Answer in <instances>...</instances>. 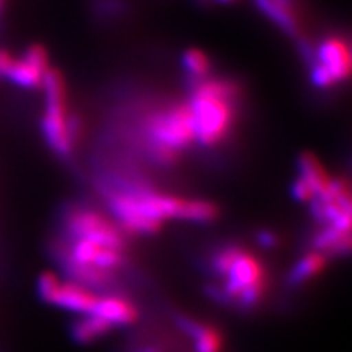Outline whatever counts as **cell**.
<instances>
[{"instance_id":"7402d4cb","label":"cell","mask_w":352,"mask_h":352,"mask_svg":"<svg viewBox=\"0 0 352 352\" xmlns=\"http://www.w3.org/2000/svg\"><path fill=\"white\" fill-rule=\"evenodd\" d=\"M217 2H230V0H217Z\"/></svg>"},{"instance_id":"6da1fadb","label":"cell","mask_w":352,"mask_h":352,"mask_svg":"<svg viewBox=\"0 0 352 352\" xmlns=\"http://www.w3.org/2000/svg\"><path fill=\"white\" fill-rule=\"evenodd\" d=\"M107 203L118 225L129 234L153 235L166 220L194 223L213 222L219 216L216 204L162 194L135 185H120L107 192Z\"/></svg>"},{"instance_id":"3957f363","label":"cell","mask_w":352,"mask_h":352,"mask_svg":"<svg viewBox=\"0 0 352 352\" xmlns=\"http://www.w3.org/2000/svg\"><path fill=\"white\" fill-rule=\"evenodd\" d=\"M213 272L225 279L222 295L242 307L258 304L266 292V272L263 264L244 248L229 245L220 248L212 260Z\"/></svg>"},{"instance_id":"277c9868","label":"cell","mask_w":352,"mask_h":352,"mask_svg":"<svg viewBox=\"0 0 352 352\" xmlns=\"http://www.w3.org/2000/svg\"><path fill=\"white\" fill-rule=\"evenodd\" d=\"M144 138L151 157L172 164L195 142L194 126L186 103L164 106L144 120Z\"/></svg>"},{"instance_id":"9a60e30c","label":"cell","mask_w":352,"mask_h":352,"mask_svg":"<svg viewBox=\"0 0 352 352\" xmlns=\"http://www.w3.org/2000/svg\"><path fill=\"white\" fill-rule=\"evenodd\" d=\"M326 263H327V256L322 254V252L314 251V250L307 252V254L294 266L289 282L294 285H298L316 278L317 274L326 267Z\"/></svg>"},{"instance_id":"7c38bea8","label":"cell","mask_w":352,"mask_h":352,"mask_svg":"<svg viewBox=\"0 0 352 352\" xmlns=\"http://www.w3.org/2000/svg\"><path fill=\"white\" fill-rule=\"evenodd\" d=\"M298 168L300 176L311 186L314 197L322 195L326 192L333 179L330 178L329 173L322 166V163L317 160V157L311 153H302L298 159Z\"/></svg>"},{"instance_id":"d6986e66","label":"cell","mask_w":352,"mask_h":352,"mask_svg":"<svg viewBox=\"0 0 352 352\" xmlns=\"http://www.w3.org/2000/svg\"><path fill=\"white\" fill-rule=\"evenodd\" d=\"M14 62V56L6 49H0V78H5L8 69Z\"/></svg>"},{"instance_id":"2e32d148","label":"cell","mask_w":352,"mask_h":352,"mask_svg":"<svg viewBox=\"0 0 352 352\" xmlns=\"http://www.w3.org/2000/svg\"><path fill=\"white\" fill-rule=\"evenodd\" d=\"M182 63L185 71L190 74L192 80H201L204 76H207L208 69H210V63H208V59L206 54L200 50L191 49L188 52H185Z\"/></svg>"},{"instance_id":"ac0fdd59","label":"cell","mask_w":352,"mask_h":352,"mask_svg":"<svg viewBox=\"0 0 352 352\" xmlns=\"http://www.w3.org/2000/svg\"><path fill=\"white\" fill-rule=\"evenodd\" d=\"M292 194L298 201H304V203H311L313 198H314V192L311 190V186L308 185L301 176L298 179L294 182L292 186Z\"/></svg>"},{"instance_id":"ba28073f","label":"cell","mask_w":352,"mask_h":352,"mask_svg":"<svg viewBox=\"0 0 352 352\" xmlns=\"http://www.w3.org/2000/svg\"><path fill=\"white\" fill-rule=\"evenodd\" d=\"M47 71V52L40 44H32V46L25 49L22 58L14 59L5 78L21 88L34 90V88L41 87L44 75Z\"/></svg>"},{"instance_id":"52a82bcc","label":"cell","mask_w":352,"mask_h":352,"mask_svg":"<svg viewBox=\"0 0 352 352\" xmlns=\"http://www.w3.org/2000/svg\"><path fill=\"white\" fill-rule=\"evenodd\" d=\"M65 228L71 238H85L107 248L125 250V241L118 225L91 208H72L66 214Z\"/></svg>"},{"instance_id":"5bb4252c","label":"cell","mask_w":352,"mask_h":352,"mask_svg":"<svg viewBox=\"0 0 352 352\" xmlns=\"http://www.w3.org/2000/svg\"><path fill=\"white\" fill-rule=\"evenodd\" d=\"M113 326L103 320L102 317L96 314H87L81 320L76 322L72 327V336L75 340H78L81 344L93 342V340L104 336L109 333Z\"/></svg>"},{"instance_id":"8992f818","label":"cell","mask_w":352,"mask_h":352,"mask_svg":"<svg viewBox=\"0 0 352 352\" xmlns=\"http://www.w3.org/2000/svg\"><path fill=\"white\" fill-rule=\"evenodd\" d=\"M305 59L310 66L311 82L317 88H330L345 81L351 71L348 44L338 37H327L317 47H305Z\"/></svg>"},{"instance_id":"5b68a950","label":"cell","mask_w":352,"mask_h":352,"mask_svg":"<svg viewBox=\"0 0 352 352\" xmlns=\"http://www.w3.org/2000/svg\"><path fill=\"white\" fill-rule=\"evenodd\" d=\"M41 87L46 97V110L41 119V131L49 147L59 156H68L78 140L81 124L74 118L66 106L65 82L59 71L49 69Z\"/></svg>"},{"instance_id":"9c48e42d","label":"cell","mask_w":352,"mask_h":352,"mask_svg":"<svg viewBox=\"0 0 352 352\" xmlns=\"http://www.w3.org/2000/svg\"><path fill=\"white\" fill-rule=\"evenodd\" d=\"M98 296L93 289L76 282H60L49 304L58 305L76 314H93Z\"/></svg>"},{"instance_id":"ffe728a7","label":"cell","mask_w":352,"mask_h":352,"mask_svg":"<svg viewBox=\"0 0 352 352\" xmlns=\"http://www.w3.org/2000/svg\"><path fill=\"white\" fill-rule=\"evenodd\" d=\"M258 239L261 242V245H264V247H274L278 244L276 235H273L272 232H261L258 235Z\"/></svg>"},{"instance_id":"e0dca14e","label":"cell","mask_w":352,"mask_h":352,"mask_svg":"<svg viewBox=\"0 0 352 352\" xmlns=\"http://www.w3.org/2000/svg\"><path fill=\"white\" fill-rule=\"evenodd\" d=\"M59 283H60V280L56 274H53L50 272L43 273L38 278V283H37V291H38L41 298L46 302H50L52 296L54 295V292H56Z\"/></svg>"},{"instance_id":"4fadbf2b","label":"cell","mask_w":352,"mask_h":352,"mask_svg":"<svg viewBox=\"0 0 352 352\" xmlns=\"http://www.w3.org/2000/svg\"><path fill=\"white\" fill-rule=\"evenodd\" d=\"M181 326L190 333L194 339L197 352H220L222 349V339L214 329L198 324L190 318L181 320Z\"/></svg>"},{"instance_id":"8fae6325","label":"cell","mask_w":352,"mask_h":352,"mask_svg":"<svg viewBox=\"0 0 352 352\" xmlns=\"http://www.w3.org/2000/svg\"><path fill=\"white\" fill-rule=\"evenodd\" d=\"M258 9L288 36H298L300 19L294 0H254Z\"/></svg>"},{"instance_id":"30bf717a","label":"cell","mask_w":352,"mask_h":352,"mask_svg":"<svg viewBox=\"0 0 352 352\" xmlns=\"http://www.w3.org/2000/svg\"><path fill=\"white\" fill-rule=\"evenodd\" d=\"M93 314L102 317L103 320L115 326H129L137 322L138 318V310L135 305L129 302L128 300L122 298V296L107 295L100 298L96 304V308Z\"/></svg>"},{"instance_id":"44dd1931","label":"cell","mask_w":352,"mask_h":352,"mask_svg":"<svg viewBox=\"0 0 352 352\" xmlns=\"http://www.w3.org/2000/svg\"><path fill=\"white\" fill-rule=\"evenodd\" d=\"M142 352H157L156 349H153V348H148V349H144Z\"/></svg>"},{"instance_id":"7a4b0ae2","label":"cell","mask_w":352,"mask_h":352,"mask_svg":"<svg viewBox=\"0 0 352 352\" xmlns=\"http://www.w3.org/2000/svg\"><path fill=\"white\" fill-rule=\"evenodd\" d=\"M194 81L186 106L191 113L195 142L214 147L234 128L238 90L232 82L207 76Z\"/></svg>"}]
</instances>
